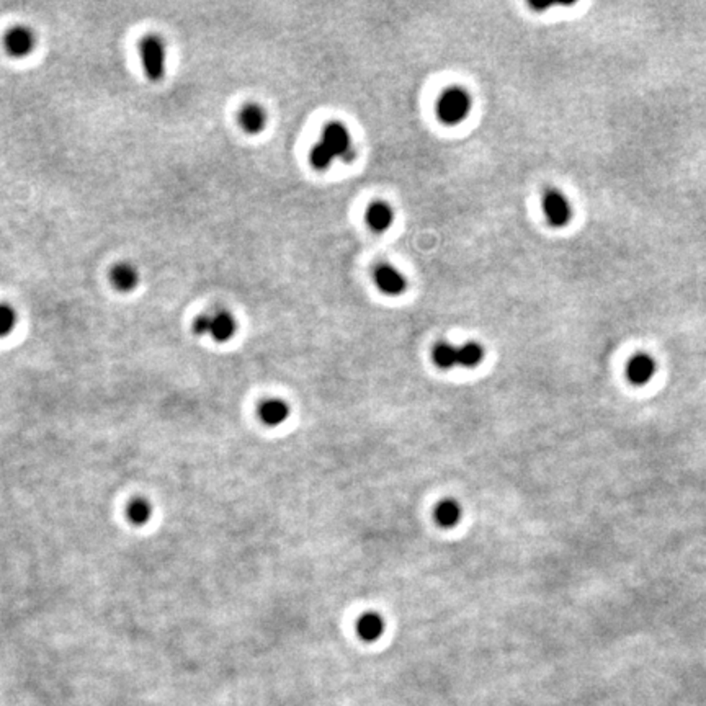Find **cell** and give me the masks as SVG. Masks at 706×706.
Instances as JSON below:
<instances>
[{"label": "cell", "mask_w": 706, "mask_h": 706, "mask_svg": "<svg viewBox=\"0 0 706 706\" xmlns=\"http://www.w3.org/2000/svg\"><path fill=\"white\" fill-rule=\"evenodd\" d=\"M110 280L118 291H133L139 283V271L131 263H118L110 271Z\"/></svg>", "instance_id": "obj_12"}, {"label": "cell", "mask_w": 706, "mask_h": 706, "mask_svg": "<svg viewBox=\"0 0 706 706\" xmlns=\"http://www.w3.org/2000/svg\"><path fill=\"white\" fill-rule=\"evenodd\" d=\"M239 123L242 130L249 134L262 133L267 125V113L263 106L257 104H247L239 113Z\"/></svg>", "instance_id": "obj_11"}, {"label": "cell", "mask_w": 706, "mask_h": 706, "mask_svg": "<svg viewBox=\"0 0 706 706\" xmlns=\"http://www.w3.org/2000/svg\"><path fill=\"white\" fill-rule=\"evenodd\" d=\"M470 93L461 87H450L443 90L437 104V113L441 123L448 126L459 125L466 120V117L471 112Z\"/></svg>", "instance_id": "obj_1"}, {"label": "cell", "mask_w": 706, "mask_h": 706, "mask_svg": "<svg viewBox=\"0 0 706 706\" xmlns=\"http://www.w3.org/2000/svg\"><path fill=\"white\" fill-rule=\"evenodd\" d=\"M543 211L548 224H551L552 228H564L572 216L571 203L559 190H548L544 193Z\"/></svg>", "instance_id": "obj_4"}, {"label": "cell", "mask_w": 706, "mask_h": 706, "mask_svg": "<svg viewBox=\"0 0 706 706\" xmlns=\"http://www.w3.org/2000/svg\"><path fill=\"white\" fill-rule=\"evenodd\" d=\"M321 141L332 151V154L335 157H342V159L345 160L355 159V151H353L350 134H348V130L342 123H329V125L324 127Z\"/></svg>", "instance_id": "obj_5"}, {"label": "cell", "mask_w": 706, "mask_h": 706, "mask_svg": "<svg viewBox=\"0 0 706 706\" xmlns=\"http://www.w3.org/2000/svg\"><path fill=\"white\" fill-rule=\"evenodd\" d=\"M367 224L369 229H373L374 232H385L388 231L394 221V211L388 203L385 202H374L368 206L367 210Z\"/></svg>", "instance_id": "obj_9"}, {"label": "cell", "mask_w": 706, "mask_h": 706, "mask_svg": "<svg viewBox=\"0 0 706 706\" xmlns=\"http://www.w3.org/2000/svg\"><path fill=\"white\" fill-rule=\"evenodd\" d=\"M143 69L151 82H159L165 74V45L157 35L144 36L139 42Z\"/></svg>", "instance_id": "obj_3"}, {"label": "cell", "mask_w": 706, "mask_h": 706, "mask_svg": "<svg viewBox=\"0 0 706 706\" xmlns=\"http://www.w3.org/2000/svg\"><path fill=\"white\" fill-rule=\"evenodd\" d=\"M656 373V361L646 353L635 355L626 365V376L631 385L643 386L650 381L653 374Z\"/></svg>", "instance_id": "obj_8"}, {"label": "cell", "mask_w": 706, "mask_h": 706, "mask_svg": "<svg viewBox=\"0 0 706 706\" xmlns=\"http://www.w3.org/2000/svg\"><path fill=\"white\" fill-rule=\"evenodd\" d=\"M237 322L232 314L224 309L203 313L193 321V334L210 335L216 342H228L236 334Z\"/></svg>", "instance_id": "obj_2"}, {"label": "cell", "mask_w": 706, "mask_h": 706, "mask_svg": "<svg viewBox=\"0 0 706 706\" xmlns=\"http://www.w3.org/2000/svg\"><path fill=\"white\" fill-rule=\"evenodd\" d=\"M36 45L35 33L32 32L28 27H19L10 28L7 32L5 38H3V46H5V51L8 56L12 58H25L32 53L33 48Z\"/></svg>", "instance_id": "obj_6"}, {"label": "cell", "mask_w": 706, "mask_h": 706, "mask_svg": "<svg viewBox=\"0 0 706 706\" xmlns=\"http://www.w3.org/2000/svg\"><path fill=\"white\" fill-rule=\"evenodd\" d=\"M433 361L438 368L450 369L458 367V347L448 342H438L432 352Z\"/></svg>", "instance_id": "obj_15"}, {"label": "cell", "mask_w": 706, "mask_h": 706, "mask_svg": "<svg viewBox=\"0 0 706 706\" xmlns=\"http://www.w3.org/2000/svg\"><path fill=\"white\" fill-rule=\"evenodd\" d=\"M356 631H358L361 640L373 643L385 633V620L380 613L368 611V613L361 615L358 623H356Z\"/></svg>", "instance_id": "obj_13"}, {"label": "cell", "mask_w": 706, "mask_h": 706, "mask_svg": "<svg viewBox=\"0 0 706 706\" xmlns=\"http://www.w3.org/2000/svg\"><path fill=\"white\" fill-rule=\"evenodd\" d=\"M484 350L479 343L467 342L465 345L458 347V367L474 368L483 361Z\"/></svg>", "instance_id": "obj_16"}, {"label": "cell", "mask_w": 706, "mask_h": 706, "mask_svg": "<svg viewBox=\"0 0 706 706\" xmlns=\"http://www.w3.org/2000/svg\"><path fill=\"white\" fill-rule=\"evenodd\" d=\"M334 159H335V156L332 154V151H330V149L327 147L322 141L314 144L311 152H309V162H311L313 167L317 170L329 169Z\"/></svg>", "instance_id": "obj_18"}, {"label": "cell", "mask_w": 706, "mask_h": 706, "mask_svg": "<svg viewBox=\"0 0 706 706\" xmlns=\"http://www.w3.org/2000/svg\"><path fill=\"white\" fill-rule=\"evenodd\" d=\"M373 276L378 290L388 296L402 295L407 288L406 276H404L398 269H394L393 265H388V263H382V265L378 267V269L374 270Z\"/></svg>", "instance_id": "obj_7"}, {"label": "cell", "mask_w": 706, "mask_h": 706, "mask_svg": "<svg viewBox=\"0 0 706 706\" xmlns=\"http://www.w3.org/2000/svg\"><path fill=\"white\" fill-rule=\"evenodd\" d=\"M127 518L134 523V525H146L149 518L152 515V507L147 500L144 499H134L130 502L127 505Z\"/></svg>", "instance_id": "obj_17"}, {"label": "cell", "mask_w": 706, "mask_h": 706, "mask_svg": "<svg viewBox=\"0 0 706 706\" xmlns=\"http://www.w3.org/2000/svg\"><path fill=\"white\" fill-rule=\"evenodd\" d=\"M288 415H290V406L282 399H267L258 406L260 420L263 424L271 425V427L282 425L288 419Z\"/></svg>", "instance_id": "obj_10"}, {"label": "cell", "mask_w": 706, "mask_h": 706, "mask_svg": "<svg viewBox=\"0 0 706 706\" xmlns=\"http://www.w3.org/2000/svg\"><path fill=\"white\" fill-rule=\"evenodd\" d=\"M16 313L12 306L0 304V337H5L15 329Z\"/></svg>", "instance_id": "obj_19"}, {"label": "cell", "mask_w": 706, "mask_h": 706, "mask_svg": "<svg viewBox=\"0 0 706 706\" xmlns=\"http://www.w3.org/2000/svg\"><path fill=\"white\" fill-rule=\"evenodd\" d=\"M461 505L452 499L440 502L435 509V520L438 522V525L445 526V528H452V526L458 525L459 520H461Z\"/></svg>", "instance_id": "obj_14"}]
</instances>
